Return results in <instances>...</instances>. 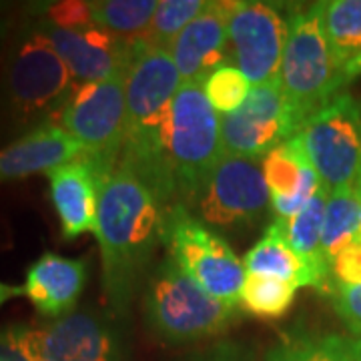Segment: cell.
I'll use <instances>...</instances> for the list:
<instances>
[{
    "mask_svg": "<svg viewBox=\"0 0 361 361\" xmlns=\"http://www.w3.org/2000/svg\"><path fill=\"white\" fill-rule=\"evenodd\" d=\"M165 209L141 180L116 167L99 195L94 237L101 249L103 293L109 313L125 319L163 241Z\"/></svg>",
    "mask_w": 361,
    "mask_h": 361,
    "instance_id": "6da1fadb",
    "label": "cell"
},
{
    "mask_svg": "<svg viewBox=\"0 0 361 361\" xmlns=\"http://www.w3.org/2000/svg\"><path fill=\"white\" fill-rule=\"evenodd\" d=\"M77 90L59 52L26 11L0 66V142H13L42 125L56 123Z\"/></svg>",
    "mask_w": 361,
    "mask_h": 361,
    "instance_id": "7a4b0ae2",
    "label": "cell"
},
{
    "mask_svg": "<svg viewBox=\"0 0 361 361\" xmlns=\"http://www.w3.org/2000/svg\"><path fill=\"white\" fill-rule=\"evenodd\" d=\"M180 82L171 51L135 42V59L127 75V137L118 167L141 180L163 209L177 205L165 157V133Z\"/></svg>",
    "mask_w": 361,
    "mask_h": 361,
    "instance_id": "3957f363",
    "label": "cell"
},
{
    "mask_svg": "<svg viewBox=\"0 0 361 361\" xmlns=\"http://www.w3.org/2000/svg\"><path fill=\"white\" fill-rule=\"evenodd\" d=\"M279 82L297 133L348 87L327 42L323 2L289 13Z\"/></svg>",
    "mask_w": 361,
    "mask_h": 361,
    "instance_id": "277c9868",
    "label": "cell"
},
{
    "mask_svg": "<svg viewBox=\"0 0 361 361\" xmlns=\"http://www.w3.org/2000/svg\"><path fill=\"white\" fill-rule=\"evenodd\" d=\"M142 313L157 339L180 345L223 334L239 317V307L209 295L173 259L165 257L149 273Z\"/></svg>",
    "mask_w": 361,
    "mask_h": 361,
    "instance_id": "5b68a950",
    "label": "cell"
},
{
    "mask_svg": "<svg viewBox=\"0 0 361 361\" xmlns=\"http://www.w3.org/2000/svg\"><path fill=\"white\" fill-rule=\"evenodd\" d=\"M165 157L177 203L187 209L223 159L221 115L209 104L203 82L183 80L173 97Z\"/></svg>",
    "mask_w": 361,
    "mask_h": 361,
    "instance_id": "8992f818",
    "label": "cell"
},
{
    "mask_svg": "<svg viewBox=\"0 0 361 361\" xmlns=\"http://www.w3.org/2000/svg\"><path fill=\"white\" fill-rule=\"evenodd\" d=\"M163 243L169 257L209 295L231 307L241 305V287L247 277L243 261L219 233L197 219L185 205L165 209Z\"/></svg>",
    "mask_w": 361,
    "mask_h": 361,
    "instance_id": "52a82bcc",
    "label": "cell"
},
{
    "mask_svg": "<svg viewBox=\"0 0 361 361\" xmlns=\"http://www.w3.org/2000/svg\"><path fill=\"white\" fill-rule=\"evenodd\" d=\"M127 73L78 85L59 125L85 149L101 185L118 167L127 137Z\"/></svg>",
    "mask_w": 361,
    "mask_h": 361,
    "instance_id": "ba28073f",
    "label": "cell"
},
{
    "mask_svg": "<svg viewBox=\"0 0 361 361\" xmlns=\"http://www.w3.org/2000/svg\"><path fill=\"white\" fill-rule=\"evenodd\" d=\"M301 139L322 183L329 189L353 185L361 175V103L339 92L301 129Z\"/></svg>",
    "mask_w": 361,
    "mask_h": 361,
    "instance_id": "9c48e42d",
    "label": "cell"
},
{
    "mask_svg": "<svg viewBox=\"0 0 361 361\" xmlns=\"http://www.w3.org/2000/svg\"><path fill=\"white\" fill-rule=\"evenodd\" d=\"M269 207V187L259 163L223 155L189 211L207 227L241 229L255 225Z\"/></svg>",
    "mask_w": 361,
    "mask_h": 361,
    "instance_id": "30bf717a",
    "label": "cell"
},
{
    "mask_svg": "<svg viewBox=\"0 0 361 361\" xmlns=\"http://www.w3.org/2000/svg\"><path fill=\"white\" fill-rule=\"evenodd\" d=\"M299 135L291 123L279 78L251 87L237 111L221 116L223 155L263 161L281 142Z\"/></svg>",
    "mask_w": 361,
    "mask_h": 361,
    "instance_id": "8fae6325",
    "label": "cell"
},
{
    "mask_svg": "<svg viewBox=\"0 0 361 361\" xmlns=\"http://www.w3.org/2000/svg\"><path fill=\"white\" fill-rule=\"evenodd\" d=\"M127 355L125 329L109 311L75 310L35 327L37 361H127Z\"/></svg>",
    "mask_w": 361,
    "mask_h": 361,
    "instance_id": "7c38bea8",
    "label": "cell"
},
{
    "mask_svg": "<svg viewBox=\"0 0 361 361\" xmlns=\"http://www.w3.org/2000/svg\"><path fill=\"white\" fill-rule=\"evenodd\" d=\"M287 40V18L269 2H235L229 18L227 63L237 66L251 87L279 78Z\"/></svg>",
    "mask_w": 361,
    "mask_h": 361,
    "instance_id": "4fadbf2b",
    "label": "cell"
},
{
    "mask_svg": "<svg viewBox=\"0 0 361 361\" xmlns=\"http://www.w3.org/2000/svg\"><path fill=\"white\" fill-rule=\"evenodd\" d=\"M28 13L52 49L68 66L75 82H97L111 78L116 73L129 71L135 59V42L118 39L97 25L77 28L52 25L37 13L35 6L28 8Z\"/></svg>",
    "mask_w": 361,
    "mask_h": 361,
    "instance_id": "5bb4252c",
    "label": "cell"
},
{
    "mask_svg": "<svg viewBox=\"0 0 361 361\" xmlns=\"http://www.w3.org/2000/svg\"><path fill=\"white\" fill-rule=\"evenodd\" d=\"M235 2H207L205 11L195 18L171 47V56L183 80L203 82L209 73L227 63L229 18Z\"/></svg>",
    "mask_w": 361,
    "mask_h": 361,
    "instance_id": "9a60e30c",
    "label": "cell"
},
{
    "mask_svg": "<svg viewBox=\"0 0 361 361\" xmlns=\"http://www.w3.org/2000/svg\"><path fill=\"white\" fill-rule=\"evenodd\" d=\"M87 281L89 259L63 257L47 251L28 265L23 287L40 317L54 322L75 311Z\"/></svg>",
    "mask_w": 361,
    "mask_h": 361,
    "instance_id": "2e32d148",
    "label": "cell"
},
{
    "mask_svg": "<svg viewBox=\"0 0 361 361\" xmlns=\"http://www.w3.org/2000/svg\"><path fill=\"white\" fill-rule=\"evenodd\" d=\"M261 169L269 187V209L275 221L295 217L323 185L301 135L271 151L263 159Z\"/></svg>",
    "mask_w": 361,
    "mask_h": 361,
    "instance_id": "e0dca14e",
    "label": "cell"
},
{
    "mask_svg": "<svg viewBox=\"0 0 361 361\" xmlns=\"http://www.w3.org/2000/svg\"><path fill=\"white\" fill-rule=\"evenodd\" d=\"M47 177L63 241H75L82 233L97 231L99 195L103 185L89 161L78 157L51 171Z\"/></svg>",
    "mask_w": 361,
    "mask_h": 361,
    "instance_id": "ac0fdd59",
    "label": "cell"
},
{
    "mask_svg": "<svg viewBox=\"0 0 361 361\" xmlns=\"http://www.w3.org/2000/svg\"><path fill=\"white\" fill-rule=\"evenodd\" d=\"M85 155L80 147L59 123H49L30 130L0 149V183L20 180L44 173Z\"/></svg>",
    "mask_w": 361,
    "mask_h": 361,
    "instance_id": "d6986e66",
    "label": "cell"
},
{
    "mask_svg": "<svg viewBox=\"0 0 361 361\" xmlns=\"http://www.w3.org/2000/svg\"><path fill=\"white\" fill-rule=\"evenodd\" d=\"M329 189L322 185L319 191L311 197L307 205L303 207L291 219H277L271 227L283 237L291 245L303 263L319 281V291L327 295L331 269L329 261L323 251V223H325V209H327Z\"/></svg>",
    "mask_w": 361,
    "mask_h": 361,
    "instance_id": "ffe728a7",
    "label": "cell"
},
{
    "mask_svg": "<svg viewBox=\"0 0 361 361\" xmlns=\"http://www.w3.org/2000/svg\"><path fill=\"white\" fill-rule=\"evenodd\" d=\"M247 273L253 275H273L299 287H313L319 291V281L303 263L291 245L273 227H267L265 237L249 249L243 259Z\"/></svg>",
    "mask_w": 361,
    "mask_h": 361,
    "instance_id": "44dd1931",
    "label": "cell"
},
{
    "mask_svg": "<svg viewBox=\"0 0 361 361\" xmlns=\"http://www.w3.org/2000/svg\"><path fill=\"white\" fill-rule=\"evenodd\" d=\"M265 361H361V337L291 331L269 349Z\"/></svg>",
    "mask_w": 361,
    "mask_h": 361,
    "instance_id": "7402d4cb",
    "label": "cell"
},
{
    "mask_svg": "<svg viewBox=\"0 0 361 361\" xmlns=\"http://www.w3.org/2000/svg\"><path fill=\"white\" fill-rule=\"evenodd\" d=\"M357 241H361V175L353 185L329 191L323 223V251L329 265L343 247Z\"/></svg>",
    "mask_w": 361,
    "mask_h": 361,
    "instance_id": "603a6c76",
    "label": "cell"
},
{
    "mask_svg": "<svg viewBox=\"0 0 361 361\" xmlns=\"http://www.w3.org/2000/svg\"><path fill=\"white\" fill-rule=\"evenodd\" d=\"M323 23L331 54L345 73L349 63L361 52V0L323 2Z\"/></svg>",
    "mask_w": 361,
    "mask_h": 361,
    "instance_id": "cb8c5ba5",
    "label": "cell"
},
{
    "mask_svg": "<svg viewBox=\"0 0 361 361\" xmlns=\"http://www.w3.org/2000/svg\"><path fill=\"white\" fill-rule=\"evenodd\" d=\"M155 0H92V25L101 26L118 39L135 42L149 28L157 11Z\"/></svg>",
    "mask_w": 361,
    "mask_h": 361,
    "instance_id": "d4e9b609",
    "label": "cell"
},
{
    "mask_svg": "<svg viewBox=\"0 0 361 361\" xmlns=\"http://www.w3.org/2000/svg\"><path fill=\"white\" fill-rule=\"evenodd\" d=\"M205 0H161L149 28L135 42L149 49L171 51L173 42L205 11Z\"/></svg>",
    "mask_w": 361,
    "mask_h": 361,
    "instance_id": "484cf974",
    "label": "cell"
},
{
    "mask_svg": "<svg viewBox=\"0 0 361 361\" xmlns=\"http://www.w3.org/2000/svg\"><path fill=\"white\" fill-rule=\"evenodd\" d=\"M297 287L273 275L247 273L241 287V305L247 313L261 319H277L291 310Z\"/></svg>",
    "mask_w": 361,
    "mask_h": 361,
    "instance_id": "4316f807",
    "label": "cell"
},
{
    "mask_svg": "<svg viewBox=\"0 0 361 361\" xmlns=\"http://www.w3.org/2000/svg\"><path fill=\"white\" fill-rule=\"evenodd\" d=\"M203 90L209 104L223 116L237 111L245 103L251 92V82L237 66L225 63L207 75Z\"/></svg>",
    "mask_w": 361,
    "mask_h": 361,
    "instance_id": "83f0119b",
    "label": "cell"
},
{
    "mask_svg": "<svg viewBox=\"0 0 361 361\" xmlns=\"http://www.w3.org/2000/svg\"><path fill=\"white\" fill-rule=\"evenodd\" d=\"M327 295L331 299L339 319L345 323L349 336L361 337V283H329Z\"/></svg>",
    "mask_w": 361,
    "mask_h": 361,
    "instance_id": "f1b7e54d",
    "label": "cell"
},
{
    "mask_svg": "<svg viewBox=\"0 0 361 361\" xmlns=\"http://www.w3.org/2000/svg\"><path fill=\"white\" fill-rule=\"evenodd\" d=\"M0 361H37L32 325L13 323L0 329Z\"/></svg>",
    "mask_w": 361,
    "mask_h": 361,
    "instance_id": "f546056e",
    "label": "cell"
},
{
    "mask_svg": "<svg viewBox=\"0 0 361 361\" xmlns=\"http://www.w3.org/2000/svg\"><path fill=\"white\" fill-rule=\"evenodd\" d=\"M37 13L56 26H66V28H77V26L92 25L90 16V2L85 0H61V2H49L39 8L35 4Z\"/></svg>",
    "mask_w": 361,
    "mask_h": 361,
    "instance_id": "4dcf8cb0",
    "label": "cell"
},
{
    "mask_svg": "<svg viewBox=\"0 0 361 361\" xmlns=\"http://www.w3.org/2000/svg\"><path fill=\"white\" fill-rule=\"evenodd\" d=\"M329 269H331L329 283H361V241L343 247L334 257Z\"/></svg>",
    "mask_w": 361,
    "mask_h": 361,
    "instance_id": "1f68e13d",
    "label": "cell"
},
{
    "mask_svg": "<svg viewBox=\"0 0 361 361\" xmlns=\"http://www.w3.org/2000/svg\"><path fill=\"white\" fill-rule=\"evenodd\" d=\"M189 361H255V357L249 349L239 345V343L221 341V343H215L213 348L197 353Z\"/></svg>",
    "mask_w": 361,
    "mask_h": 361,
    "instance_id": "d6a6232c",
    "label": "cell"
},
{
    "mask_svg": "<svg viewBox=\"0 0 361 361\" xmlns=\"http://www.w3.org/2000/svg\"><path fill=\"white\" fill-rule=\"evenodd\" d=\"M18 16L14 14V11L6 8L0 4V66H2V61H4V52H6V47H8V40L13 37L14 28L18 25Z\"/></svg>",
    "mask_w": 361,
    "mask_h": 361,
    "instance_id": "836d02e7",
    "label": "cell"
},
{
    "mask_svg": "<svg viewBox=\"0 0 361 361\" xmlns=\"http://www.w3.org/2000/svg\"><path fill=\"white\" fill-rule=\"evenodd\" d=\"M18 295H25V287H20V285L2 283V281H0V307Z\"/></svg>",
    "mask_w": 361,
    "mask_h": 361,
    "instance_id": "e575fe53",
    "label": "cell"
},
{
    "mask_svg": "<svg viewBox=\"0 0 361 361\" xmlns=\"http://www.w3.org/2000/svg\"><path fill=\"white\" fill-rule=\"evenodd\" d=\"M361 75V52L351 61L345 68V73H343V77H345V85H349L353 78H357Z\"/></svg>",
    "mask_w": 361,
    "mask_h": 361,
    "instance_id": "d590c367",
    "label": "cell"
}]
</instances>
